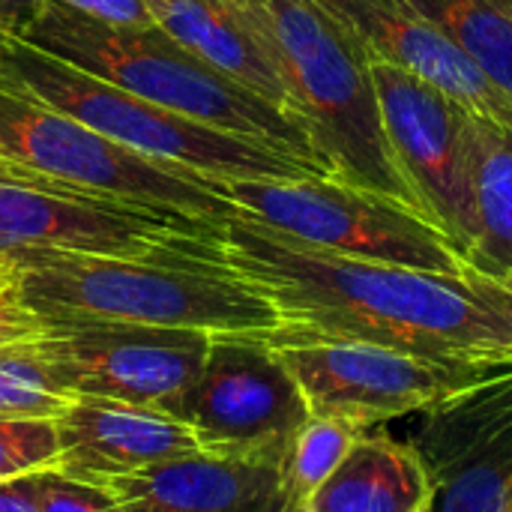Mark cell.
<instances>
[{
    "label": "cell",
    "mask_w": 512,
    "mask_h": 512,
    "mask_svg": "<svg viewBox=\"0 0 512 512\" xmlns=\"http://www.w3.org/2000/svg\"><path fill=\"white\" fill-rule=\"evenodd\" d=\"M156 27L195 57L264 96L267 102L288 108L282 78L264 51L261 39L231 0H144Z\"/></svg>",
    "instance_id": "17"
},
{
    "label": "cell",
    "mask_w": 512,
    "mask_h": 512,
    "mask_svg": "<svg viewBox=\"0 0 512 512\" xmlns=\"http://www.w3.org/2000/svg\"><path fill=\"white\" fill-rule=\"evenodd\" d=\"M363 432L336 417L312 414L309 423L297 432L282 462V483L294 507H306L309 498L333 477L345 462L351 447Z\"/></svg>",
    "instance_id": "21"
},
{
    "label": "cell",
    "mask_w": 512,
    "mask_h": 512,
    "mask_svg": "<svg viewBox=\"0 0 512 512\" xmlns=\"http://www.w3.org/2000/svg\"><path fill=\"white\" fill-rule=\"evenodd\" d=\"M321 3L333 9L363 39L372 57H381L429 81L471 114L512 129L510 99L453 42V36L411 0H321Z\"/></svg>",
    "instance_id": "14"
},
{
    "label": "cell",
    "mask_w": 512,
    "mask_h": 512,
    "mask_svg": "<svg viewBox=\"0 0 512 512\" xmlns=\"http://www.w3.org/2000/svg\"><path fill=\"white\" fill-rule=\"evenodd\" d=\"M0 174L144 210L213 240H222V225L237 216L204 174L132 153L30 93L6 87H0Z\"/></svg>",
    "instance_id": "5"
},
{
    "label": "cell",
    "mask_w": 512,
    "mask_h": 512,
    "mask_svg": "<svg viewBox=\"0 0 512 512\" xmlns=\"http://www.w3.org/2000/svg\"><path fill=\"white\" fill-rule=\"evenodd\" d=\"M429 480L411 444L369 429L309 498L312 512H423Z\"/></svg>",
    "instance_id": "18"
},
{
    "label": "cell",
    "mask_w": 512,
    "mask_h": 512,
    "mask_svg": "<svg viewBox=\"0 0 512 512\" xmlns=\"http://www.w3.org/2000/svg\"><path fill=\"white\" fill-rule=\"evenodd\" d=\"M39 512H123L114 492L81 483L57 468L39 471Z\"/></svg>",
    "instance_id": "24"
},
{
    "label": "cell",
    "mask_w": 512,
    "mask_h": 512,
    "mask_svg": "<svg viewBox=\"0 0 512 512\" xmlns=\"http://www.w3.org/2000/svg\"><path fill=\"white\" fill-rule=\"evenodd\" d=\"M294 512H312V510H306V507H297V510Z\"/></svg>",
    "instance_id": "29"
},
{
    "label": "cell",
    "mask_w": 512,
    "mask_h": 512,
    "mask_svg": "<svg viewBox=\"0 0 512 512\" xmlns=\"http://www.w3.org/2000/svg\"><path fill=\"white\" fill-rule=\"evenodd\" d=\"M18 249H66L111 258L225 264L219 240L162 216L51 192L0 174V255Z\"/></svg>",
    "instance_id": "11"
},
{
    "label": "cell",
    "mask_w": 512,
    "mask_h": 512,
    "mask_svg": "<svg viewBox=\"0 0 512 512\" xmlns=\"http://www.w3.org/2000/svg\"><path fill=\"white\" fill-rule=\"evenodd\" d=\"M240 216L297 243L441 273L471 267L423 213L336 177H207Z\"/></svg>",
    "instance_id": "7"
},
{
    "label": "cell",
    "mask_w": 512,
    "mask_h": 512,
    "mask_svg": "<svg viewBox=\"0 0 512 512\" xmlns=\"http://www.w3.org/2000/svg\"><path fill=\"white\" fill-rule=\"evenodd\" d=\"M6 282H9V270H6V264L0 261V288H3Z\"/></svg>",
    "instance_id": "28"
},
{
    "label": "cell",
    "mask_w": 512,
    "mask_h": 512,
    "mask_svg": "<svg viewBox=\"0 0 512 512\" xmlns=\"http://www.w3.org/2000/svg\"><path fill=\"white\" fill-rule=\"evenodd\" d=\"M60 453L57 426L45 417H0V480L54 468Z\"/></svg>",
    "instance_id": "23"
},
{
    "label": "cell",
    "mask_w": 512,
    "mask_h": 512,
    "mask_svg": "<svg viewBox=\"0 0 512 512\" xmlns=\"http://www.w3.org/2000/svg\"><path fill=\"white\" fill-rule=\"evenodd\" d=\"M471 234L465 261L474 273L512 282V129L468 117Z\"/></svg>",
    "instance_id": "19"
},
{
    "label": "cell",
    "mask_w": 512,
    "mask_h": 512,
    "mask_svg": "<svg viewBox=\"0 0 512 512\" xmlns=\"http://www.w3.org/2000/svg\"><path fill=\"white\" fill-rule=\"evenodd\" d=\"M219 249L276 309L270 345L366 342L438 360L512 363V282L324 252L240 213L222 225Z\"/></svg>",
    "instance_id": "1"
},
{
    "label": "cell",
    "mask_w": 512,
    "mask_h": 512,
    "mask_svg": "<svg viewBox=\"0 0 512 512\" xmlns=\"http://www.w3.org/2000/svg\"><path fill=\"white\" fill-rule=\"evenodd\" d=\"M69 399L72 396H66L54 384L30 339L0 348V417L54 420L57 414H63Z\"/></svg>",
    "instance_id": "22"
},
{
    "label": "cell",
    "mask_w": 512,
    "mask_h": 512,
    "mask_svg": "<svg viewBox=\"0 0 512 512\" xmlns=\"http://www.w3.org/2000/svg\"><path fill=\"white\" fill-rule=\"evenodd\" d=\"M512 102V0H411Z\"/></svg>",
    "instance_id": "20"
},
{
    "label": "cell",
    "mask_w": 512,
    "mask_h": 512,
    "mask_svg": "<svg viewBox=\"0 0 512 512\" xmlns=\"http://www.w3.org/2000/svg\"><path fill=\"white\" fill-rule=\"evenodd\" d=\"M0 512H39V471L0 480Z\"/></svg>",
    "instance_id": "26"
},
{
    "label": "cell",
    "mask_w": 512,
    "mask_h": 512,
    "mask_svg": "<svg viewBox=\"0 0 512 512\" xmlns=\"http://www.w3.org/2000/svg\"><path fill=\"white\" fill-rule=\"evenodd\" d=\"M15 36L120 90L204 126L273 144L330 174L294 114L222 75L156 24L114 27L57 0H42L27 27Z\"/></svg>",
    "instance_id": "4"
},
{
    "label": "cell",
    "mask_w": 512,
    "mask_h": 512,
    "mask_svg": "<svg viewBox=\"0 0 512 512\" xmlns=\"http://www.w3.org/2000/svg\"><path fill=\"white\" fill-rule=\"evenodd\" d=\"M54 426L60 444L54 468L105 489L135 471L201 453L183 420L99 396L69 399L63 414L54 417Z\"/></svg>",
    "instance_id": "15"
},
{
    "label": "cell",
    "mask_w": 512,
    "mask_h": 512,
    "mask_svg": "<svg viewBox=\"0 0 512 512\" xmlns=\"http://www.w3.org/2000/svg\"><path fill=\"white\" fill-rule=\"evenodd\" d=\"M69 9H78L96 21L114 27H150L156 24L144 0H57Z\"/></svg>",
    "instance_id": "25"
},
{
    "label": "cell",
    "mask_w": 512,
    "mask_h": 512,
    "mask_svg": "<svg viewBox=\"0 0 512 512\" xmlns=\"http://www.w3.org/2000/svg\"><path fill=\"white\" fill-rule=\"evenodd\" d=\"M369 60L390 153L405 183L411 186L423 216L438 225L465 258L471 234V111L429 81L381 57L369 54Z\"/></svg>",
    "instance_id": "13"
},
{
    "label": "cell",
    "mask_w": 512,
    "mask_h": 512,
    "mask_svg": "<svg viewBox=\"0 0 512 512\" xmlns=\"http://www.w3.org/2000/svg\"><path fill=\"white\" fill-rule=\"evenodd\" d=\"M423 512H512V363L423 411Z\"/></svg>",
    "instance_id": "12"
},
{
    "label": "cell",
    "mask_w": 512,
    "mask_h": 512,
    "mask_svg": "<svg viewBox=\"0 0 512 512\" xmlns=\"http://www.w3.org/2000/svg\"><path fill=\"white\" fill-rule=\"evenodd\" d=\"M0 87L30 93L132 153L204 177H330L309 159L189 120L6 30H0Z\"/></svg>",
    "instance_id": "6"
},
{
    "label": "cell",
    "mask_w": 512,
    "mask_h": 512,
    "mask_svg": "<svg viewBox=\"0 0 512 512\" xmlns=\"http://www.w3.org/2000/svg\"><path fill=\"white\" fill-rule=\"evenodd\" d=\"M21 303L39 321L186 327L210 336H267L276 309L228 264H171L66 249L0 255Z\"/></svg>",
    "instance_id": "3"
},
{
    "label": "cell",
    "mask_w": 512,
    "mask_h": 512,
    "mask_svg": "<svg viewBox=\"0 0 512 512\" xmlns=\"http://www.w3.org/2000/svg\"><path fill=\"white\" fill-rule=\"evenodd\" d=\"M123 512H294L282 468L207 453L108 483Z\"/></svg>",
    "instance_id": "16"
},
{
    "label": "cell",
    "mask_w": 512,
    "mask_h": 512,
    "mask_svg": "<svg viewBox=\"0 0 512 512\" xmlns=\"http://www.w3.org/2000/svg\"><path fill=\"white\" fill-rule=\"evenodd\" d=\"M309 417V402L276 348L234 333L210 339L183 411L201 453L279 468Z\"/></svg>",
    "instance_id": "9"
},
{
    "label": "cell",
    "mask_w": 512,
    "mask_h": 512,
    "mask_svg": "<svg viewBox=\"0 0 512 512\" xmlns=\"http://www.w3.org/2000/svg\"><path fill=\"white\" fill-rule=\"evenodd\" d=\"M210 333L117 321H42L33 342L66 396H99L183 420Z\"/></svg>",
    "instance_id": "8"
},
{
    "label": "cell",
    "mask_w": 512,
    "mask_h": 512,
    "mask_svg": "<svg viewBox=\"0 0 512 512\" xmlns=\"http://www.w3.org/2000/svg\"><path fill=\"white\" fill-rule=\"evenodd\" d=\"M270 54L291 114L336 180L423 213L381 123L363 39L321 0H231Z\"/></svg>",
    "instance_id": "2"
},
{
    "label": "cell",
    "mask_w": 512,
    "mask_h": 512,
    "mask_svg": "<svg viewBox=\"0 0 512 512\" xmlns=\"http://www.w3.org/2000/svg\"><path fill=\"white\" fill-rule=\"evenodd\" d=\"M273 348L297 378L312 414L345 420L360 432L426 411L501 369L366 342H282Z\"/></svg>",
    "instance_id": "10"
},
{
    "label": "cell",
    "mask_w": 512,
    "mask_h": 512,
    "mask_svg": "<svg viewBox=\"0 0 512 512\" xmlns=\"http://www.w3.org/2000/svg\"><path fill=\"white\" fill-rule=\"evenodd\" d=\"M39 6L42 0H0V27L6 33H21Z\"/></svg>",
    "instance_id": "27"
},
{
    "label": "cell",
    "mask_w": 512,
    "mask_h": 512,
    "mask_svg": "<svg viewBox=\"0 0 512 512\" xmlns=\"http://www.w3.org/2000/svg\"><path fill=\"white\" fill-rule=\"evenodd\" d=\"M0 30H3V27H0Z\"/></svg>",
    "instance_id": "30"
}]
</instances>
